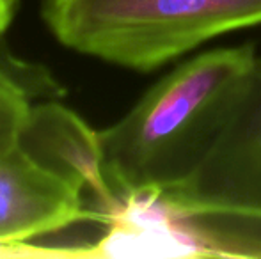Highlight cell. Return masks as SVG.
I'll return each mask as SVG.
<instances>
[{"mask_svg": "<svg viewBox=\"0 0 261 259\" xmlns=\"http://www.w3.org/2000/svg\"><path fill=\"white\" fill-rule=\"evenodd\" d=\"M258 57L254 43L204 50L176 64L98 131L112 194L165 192L185 181L213 146Z\"/></svg>", "mask_w": 261, "mask_h": 259, "instance_id": "obj_1", "label": "cell"}, {"mask_svg": "<svg viewBox=\"0 0 261 259\" xmlns=\"http://www.w3.org/2000/svg\"><path fill=\"white\" fill-rule=\"evenodd\" d=\"M171 206L181 218L190 257L261 259V210H181Z\"/></svg>", "mask_w": 261, "mask_h": 259, "instance_id": "obj_6", "label": "cell"}, {"mask_svg": "<svg viewBox=\"0 0 261 259\" xmlns=\"http://www.w3.org/2000/svg\"><path fill=\"white\" fill-rule=\"evenodd\" d=\"M61 45L137 73L179 61L213 39L261 25V0H43Z\"/></svg>", "mask_w": 261, "mask_h": 259, "instance_id": "obj_2", "label": "cell"}, {"mask_svg": "<svg viewBox=\"0 0 261 259\" xmlns=\"http://www.w3.org/2000/svg\"><path fill=\"white\" fill-rule=\"evenodd\" d=\"M160 194L181 210H261V55L206 156Z\"/></svg>", "mask_w": 261, "mask_h": 259, "instance_id": "obj_3", "label": "cell"}, {"mask_svg": "<svg viewBox=\"0 0 261 259\" xmlns=\"http://www.w3.org/2000/svg\"><path fill=\"white\" fill-rule=\"evenodd\" d=\"M31 107V96L0 69V146L18 140Z\"/></svg>", "mask_w": 261, "mask_h": 259, "instance_id": "obj_7", "label": "cell"}, {"mask_svg": "<svg viewBox=\"0 0 261 259\" xmlns=\"http://www.w3.org/2000/svg\"><path fill=\"white\" fill-rule=\"evenodd\" d=\"M0 69L14 80L31 98L57 100L66 94V89L46 71L43 66L25 64L14 59L9 52H0Z\"/></svg>", "mask_w": 261, "mask_h": 259, "instance_id": "obj_8", "label": "cell"}, {"mask_svg": "<svg viewBox=\"0 0 261 259\" xmlns=\"http://www.w3.org/2000/svg\"><path fill=\"white\" fill-rule=\"evenodd\" d=\"M20 144L41 163L69 178L96 203L101 217L117 200L101 170V148L98 131L64 105L46 101L32 105L18 137Z\"/></svg>", "mask_w": 261, "mask_h": 259, "instance_id": "obj_5", "label": "cell"}, {"mask_svg": "<svg viewBox=\"0 0 261 259\" xmlns=\"http://www.w3.org/2000/svg\"><path fill=\"white\" fill-rule=\"evenodd\" d=\"M20 0H0V34L7 31L16 13V7Z\"/></svg>", "mask_w": 261, "mask_h": 259, "instance_id": "obj_9", "label": "cell"}, {"mask_svg": "<svg viewBox=\"0 0 261 259\" xmlns=\"http://www.w3.org/2000/svg\"><path fill=\"white\" fill-rule=\"evenodd\" d=\"M80 222H100L80 185L31 155L0 146V243H27Z\"/></svg>", "mask_w": 261, "mask_h": 259, "instance_id": "obj_4", "label": "cell"}]
</instances>
